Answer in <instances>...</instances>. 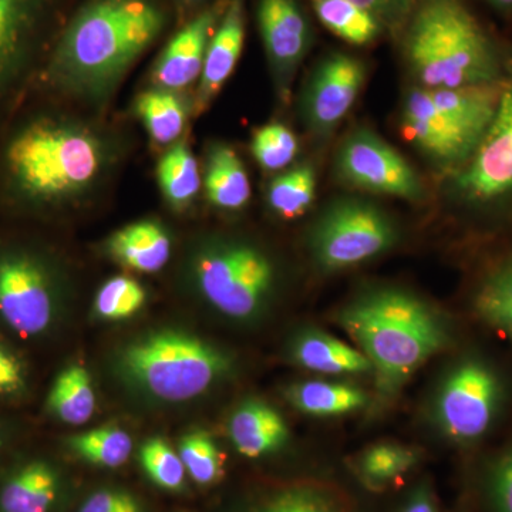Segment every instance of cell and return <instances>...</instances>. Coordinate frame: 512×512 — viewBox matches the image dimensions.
I'll list each match as a JSON object with an SVG mask.
<instances>
[{
  "instance_id": "obj_1",
  "label": "cell",
  "mask_w": 512,
  "mask_h": 512,
  "mask_svg": "<svg viewBox=\"0 0 512 512\" xmlns=\"http://www.w3.org/2000/svg\"><path fill=\"white\" fill-rule=\"evenodd\" d=\"M168 23L158 0H89L57 37L46 80L57 92L101 103Z\"/></svg>"
},
{
  "instance_id": "obj_2",
  "label": "cell",
  "mask_w": 512,
  "mask_h": 512,
  "mask_svg": "<svg viewBox=\"0 0 512 512\" xmlns=\"http://www.w3.org/2000/svg\"><path fill=\"white\" fill-rule=\"evenodd\" d=\"M109 138L80 121L39 116L13 131L3 148L2 181L30 210H53L89 195L113 164Z\"/></svg>"
},
{
  "instance_id": "obj_3",
  "label": "cell",
  "mask_w": 512,
  "mask_h": 512,
  "mask_svg": "<svg viewBox=\"0 0 512 512\" xmlns=\"http://www.w3.org/2000/svg\"><path fill=\"white\" fill-rule=\"evenodd\" d=\"M400 35L406 62L424 89L494 86L507 79L510 57L464 0H417Z\"/></svg>"
},
{
  "instance_id": "obj_4",
  "label": "cell",
  "mask_w": 512,
  "mask_h": 512,
  "mask_svg": "<svg viewBox=\"0 0 512 512\" xmlns=\"http://www.w3.org/2000/svg\"><path fill=\"white\" fill-rule=\"evenodd\" d=\"M339 322L376 370L386 393L396 392L450 342L446 320L403 289L363 293L343 309Z\"/></svg>"
},
{
  "instance_id": "obj_5",
  "label": "cell",
  "mask_w": 512,
  "mask_h": 512,
  "mask_svg": "<svg viewBox=\"0 0 512 512\" xmlns=\"http://www.w3.org/2000/svg\"><path fill=\"white\" fill-rule=\"evenodd\" d=\"M232 369L214 343L183 329H158L117 350L114 372L137 396L156 403H185L204 396Z\"/></svg>"
},
{
  "instance_id": "obj_6",
  "label": "cell",
  "mask_w": 512,
  "mask_h": 512,
  "mask_svg": "<svg viewBox=\"0 0 512 512\" xmlns=\"http://www.w3.org/2000/svg\"><path fill=\"white\" fill-rule=\"evenodd\" d=\"M190 278L202 301L225 318L261 315L276 286V268L262 249L238 239L202 242L190 259Z\"/></svg>"
},
{
  "instance_id": "obj_7",
  "label": "cell",
  "mask_w": 512,
  "mask_h": 512,
  "mask_svg": "<svg viewBox=\"0 0 512 512\" xmlns=\"http://www.w3.org/2000/svg\"><path fill=\"white\" fill-rule=\"evenodd\" d=\"M63 282L45 255L22 247L0 249V322L23 339L55 328Z\"/></svg>"
},
{
  "instance_id": "obj_8",
  "label": "cell",
  "mask_w": 512,
  "mask_h": 512,
  "mask_svg": "<svg viewBox=\"0 0 512 512\" xmlns=\"http://www.w3.org/2000/svg\"><path fill=\"white\" fill-rule=\"evenodd\" d=\"M399 239L392 218L372 202L342 198L332 202L315 222L309 237L320 269L338 272L390 251Z\"/></svg>"
},
{
  "instance_id": "obj_9",
  "label": "cell",
  "mask_w": 512,
  "mask_h": 512,
  "mask_svg": "<svg viewBox=\"0 0 512 512\" xmlns=\"http://www.w3.org/2000/svg\"><path fill=\"white\" fill-rule=\"evenodd\" d=\"M450 192L471 211L512 207V63L493 123L466 165L450 175Z\"/></svg>"
},
{
  "instance_id": "obj_10",
  "label": "cell",
  "mask_w": 512,
  "mask_h": 512,
  "mask_svg": "<svg viewBox=\"0 0 512 512\" xmlns=\"http://www.w3.org/2000/svg\"><path fill=\"white\" fill-rule=\"evenodd\" d=\"M504 386L493 367L468 357L450 370L436 399V420L448 439L470 444L483 439L493 427Z\"/></svg>"
},
{
  "instance_id": "obj_11",
  "label": "cell",
  "mask_w": 512,
  "mask_h": 512,
  "mask_svg": "<svg viewBox=\"0 0 512 512\" xmlns=\"http://www.w3.org/2000/svg\"><path fill=\"white\" fill-rule=\"evenodd\" d=\"M336 170L345 183L403 200L419 201L426 194L412 164L390 144L366 128L350 134L339 148Z\"/></svg>"
},
{
  "instance_id": "obj_12",
  "label": "cell",
  "mask_w": 512,
  "mask_h": 512,
  "mask_svg": "<svg viewBox=\"0 0 512 512\" xmlns=\"http://www.w3.org/2000/svg\"><path fill=\"white\" fill-rule=\"evenodd\" d=\"M60 0H0V106L32 66Z\"/></svg>"
},
{
  "instance_id": "obj_13",
  "label": "cell",
  "mask_w": 512,
  "mask_h": 512,
  "mask_svg": "<svg viewBox=\"0 0 512 512\" xmlns=\"http://www.w3.org/2000/svg\"><path fill=\"white\" fill-rule=\"evenodd\" d=\"M404 136L437 167L457 173L477 150L480 140L437 107L424 87L407 92L402 106Z\"/></svg>"
},
{
  "instance_id": "obj_14",
  "label": "cell",
  "mask_w": 512,
  "mask_h": 512,
  "mask_svg": "<svg viewBox=\"0 0 512 512\" xmlns=\"http://www.w3.org/2000/svg\"><path fill=\"white\" fill-rule=\"evenodd\" d=\"M366 82L362 60L343 52L323 57L303 90L302 114L316 136L332 133L348 116Z\"/></svg>"
},
{
  "instance_id": "obj_15",
  "label": "cell",
  "mask_w": 512,
  "mask_h": 512,
  "mask_svg": "<svg viewBox=\"0 0 512 512\" xmlns=\"http://www.w3.org/2000/svg\"><path fill=\"white\" fill-rule=\"evenodd\" d=\"M256 20L276 89L286 100L312 47L311 20L301 0H258Z\"/></svg>"
},
{
  "instance_id": "obj_16",
  "label": "cell",
  "mask_w": 512,
  "mask_h": 512,
  "mask_svg": "<svg viewBox=\"0 0 512 512\" xmlns=\"http://www.w3.org/2000/svg\"><path fill=\"white\" fill-rule=\"evenodd\" d=\"M225 5L217 3L188 22L164 47L153 70L154 83L160 89L181 92L200 82L205 53L212 33L220 22Z\"/></svg>"
},
{
  "instance_id": "obj_17",
  "label": "cell",
  "mask_w": 512,
  "mask_h": 512,
  "mask_svg": "<svg viewBox=\"0 0 512 512\" xmlns=\"http://www.w3.org/2000/svg\"><path fill=\"white\" fill-rule=\"evenodd\" d=\"M245 43V0H228L205 53L204 69L198 82V113H202L221 92L242 55Z\"/></svg>"
},
{
  "instance_id": "obj_18",
  "label": "cell",
  "mask_w": 512,
  "mask_h": 512,
  "mask_svg": "<svg viewBox=\"0 0 512 512\" xmlns=\"http://www.w3.org/2000/svg\"><path fill=\"white\" fill-rule=\"evenodd\" d=\"M104 249L130 271L157 274L170 261L173 239L160 222L138 221L114 232Z\"/></svg>"
},
{
  "instance_id": "obj_19",
  "label": "cell",
  "mask_w": 512,
  "mask_h": 512,
  "mask_svg": "<svg viewBox=\"0 0 512 512\" xmlns=\"http://www.w3.org/2000/svg\"><path fill=\"white\" fill-rule=\"evenodd\" d=\"M228 436L241 456L261 458L285 446L289 429L274 407L261 400H247L229 417Z\"/></svg>"
},
{
  "instance_id": "obj_20",
  "label": "cell",
  "mask_w": 512,
  "mask_h": 512,
  "mask_svg": "<svg viewBox=\"0 0 512 512\" xmlns=\"http://www.w3.org/2000/svg\"><path fill=\"white\" fill-rule=\"evenodd\" d=\"M62 491V476L46 460L16 467L0 485V512H52Z\"/></svg>"
},
{
  "instance_id": "obj_21",
  "label": "cell",
  "mask_w": 512,
  "mask_h": 512,
  "mask_svg": "<svg viewBox=\"0 0 512 512\" xmlns=\"http://www.w3.org/2000/svg\"><path fill=\"white\" fill-rule=\"evenodd\" d=\"M289 356L295 365L322 375H359L372 370L359 349L318 330H305L292 340Z\"/></svg>"
},
{
  "instance_id": "obj_22",
  "label": "cell",
  "mask_w": 512,
  "mask_h": 512,
  "mask_svg": "<svg viewBox=\"0 0 512 512\" xmlns=\"http://www.w3.org/2000/svg\"><path fill=\"white\" fill-rule=\"evenodd\" d=\"M204 188L208 201L224 211H238L251 200V180L244 163L231 147L215 144L205 165Z\"/></svg>"
},
{
  "instance_id": "obj_23",
  "label": "cell",
  "mask_w": 512,
  "mask_h": 512,
  "mask_svg": "<svg viewBox=\"0 0 512 512\" xmlns=\"http://www.w3.org/2000/svg\"><path fill=\"white\" fill-rule=\"evenodd\" d=\"M97 397L92 375L79 363L64 367L46 399V412L67 426H83L96 413Z\"/></svg>"
},
{
  "instance_id": "obj_24",
  "label": "cell",
  "mask_w": 512,
  "mask_h": 512,
  "mask_svg": "<svg viewBox=\"0 0 512 512\" xmlns=\"http://www.w3.org/2000/svg\"><path fill=\"white\" fill-rule=\"evenodd\" d=\"M286 400L301 413L330 417L362 409L367 403V396L350 384L308 380L289 386Z\"/></svg>"
},
{
  "instance_id": "obj_25",
  "label": "cell",
  "mask_w": 512,
  "mask_h": 512,
  "mask_svg": "<svg viewBox=\"0 0 512 512\" xmlns=\"http://www.w3.org/2000/svg\"><path fill=\"white\" fill-rule=\"evenodd\" d=\"M474 311L485 325L512 343V254L481 279L474 295Z\"/></svg>"
},
{
  "instance_id": "obj_26",
  "label": "cell",
  "mask_w": 512,
  "mask_h": 512,
  "mask_svg": "<svg viewBox=\"0 0 512 512\" xmlns=\"http://www.w3.org/2000/svg\"><path fill=\"white\" fill-rule=\"evenodd\" d=\"M311 5L319 22L349 45H370L386 32L375 16L352 0H311Z\"/></svg>"
},
{
  "instance_id": "obj_27",
  "label": "cell",
  "mask_w": 512,
  "mask_h": 512,
  "mask_svg": "<svg viewBox=\"0 0 512 512\" xmlns=\"http://www.w3.org/2000/svg\"><path fill=\"white\" fill-rule=\"evenodd\" d=\"M64 446L74 457L100 468H119L130 460L134 441L119 426H100L67 437Z\"/></svg>"
},
{
  "instance_id": "obj_28",
  "label": "cell",
  "mask_w": 512,
  "mask_h": 512,
  "mask_svg": "<svg viewBox=\"0 0 512 512\" xmlns=\"http://www.w3.org/2000/svg\"><path fill=\"white\" fill-rule=\"evenodd\" d=\"M157 177L165 200L178 210L188 207L201 190L200 165L190 147L181 141L161 157Z\"/></svg>"
},
{
  "instance_id": "obj_29",
  "label": "cell",
  "mask_w": 512,
  "mask_h": 512,
  "mask_svg": "<svg viewBox=\"0 0 512 512\" xmlns=\"http://www.w3.org/2000/svg\"><path fill=\"white\" fill-rule=\"evenodd\" d=\"M136 110L148 136L161 146L177 143L187 124V109L177 92L147 90L137 99Z\"/></svg>"
},
{
  "instance_id": "obj_30",
  "label": "cell",
  "mask_w": 512,
  "mask_h": 512,
  "mask_svg": "<svg viewBox=\"0 0 512 512\" xmlns=\"http://www.w3.org/2000/svg\"><path fill=\"white\" fill-rule=\"evenodd\" d=\"M245 512H352L328 487L313 483L286 485L265 495Z\"/></svg>"
},
{
  "instance_id": "obj_31",
  "label": "cell",
  "mask_w": 512,
  "mask_h": 512,
  "mask_svg": "<svg viewBox=\"0 0 512 512\" xmlns=\"http://www.w3.org/2000/svg\"><path fill=\"white\" fill-rule=\"evenodd\" d=\"M316 195V174L302 164L278 175L266 192L269 208L284 220L301 217L312 207Z\"/></svg>"
},
{
  "instance_id": "obj_32",
  "label": "cell",
  "mask_w": 512,
  "mask_h": 512,
  "mask_svg": "<svg viewBox=\"0 0 512 512\" xmlns=\"http://www.w3.org/2000/svg\"><path fill=\"white\" fill-rule=\"evenodd\" d=\"M146 302L147 291L140 282L126 275L114 276L97 291L93 313L103 322H123L134 318Z\"/></svg>"
},
{
  "instance_id": "obj_33",
  "label": "cell",
  "mask_w": 512,
  "mask_h": 512,
  "mask_svg": "<svg viewBox=\"0 0 512 512\" xmlns=\"http://www.w3.org/2000/svg\"><path fill=\"white\" fill-rule=\"evenodd\" d=\"M178 454L187 476L195 484L207 487L218 483L224 474V456L207 431L194 430L178 441Z\"/></svg>"
},
{
  "instance_id": "obj_34",
  "label": "cell",
  "mask_w": 512,
  "mask_h": 512,
  "mask_svg": "<svg viewBox=\"0 0 512 512\" xmlns=\"http://www.w3.org/2000/svg\"><path fill=\"white\" fill-rule=\"evenodd\" d=\"M138 460L147 477L165 491H183L187 471L180 454L161 437L147 440L138 451Z\"/></svg>"
},
{
  "instance_id": "obj_35",
  "label": "cell",
  "mask_w": 512,
  "mask_h": 512,
  "mask_svg": "<svg viewBox=\"0 0 512 512\" xmlns=\"http://www.w3.org/2000/svg\"><path fill=\"white\" fill-rule=\"evenodd\" d=\"M417 463L416 453L399 444H376L367 448L359 461L363 480L372 485H383L402 477Z\"/></svg>"
},
{
  "instance_id": "obj_36",
  "label": "cell",
  "mask_w": 512,
  "mask_h": 512,
  "mask_svg": "<svg viewBox=\"0 0 512 512\" xmlns=\"http://www.w3.org/2000/svg\"><path fill=\"white\" fill-rule=\"evenodd\" d=\"M251 150L256 163L264 170H284L298 156V138L284 124H266L254 134Z\"/></svg>"
},
{
  "instance_id": "obj_37",
  "label": "cell",
  "mask_w": 512,
  "mask_h": 512,
  "mask_svg": "<svg viewBox=\"0 0 512 512\" xmlns=\"http://www.w3.org/2000/svg\"><path fill=\"white\" fill-rule=\"evenodd\" d=\"M485 491L493 512H512V447L495 458L485 477Z\"/></svg>"
},
{
  "instance_id": "obj_38",
  "label": "cell",
  "mask_w": 512,
  "mask_h": 512,
  "mask_svg": "<svg viewBox=\"0 0 512 512\" xmlns=\"http://www.w3.org/2000/svg\"><path fill=\"white\" fill-rule=\"evenodd\" d=\"M352 2L375 16L382 23L384 30L400 35L417 0H352Z\"/></svg>"
},
{
  "instance_id": "obj_39",
  "label": "cell",
  "mask_w": 512,
  "mask_h": 512,
  "mask_svg": "<svg viewBox=\"0 0 512 512\" xmlns=\"http://www.w3.org/2000/svg\"><path fill=\"white\" fill-rule=\"evenodd\" d=\"M77 512H144V507L130 491L107 487L90 494Z\"/></svg>"
},
{
  "instance_id": "obj_40",
  "label": "cell",
  "mask_w": 512,
  "mask_h": 512,
  "mask_svg": "<svg viewBox=\"0 0 512 512\" xmlns=\"http://www.w3.org/2000/svg\"><path fill=\"white\" fill-rule=\"evenodd\" d=\"M28 389V370L20 357L0 342V397L12 399Z\"/></svg>"
},
{
  "instance_id": "obj_41",
  "label": "cell",
  "mask_w": 512,
  "mask_h": 512,
  "mask_svg": "<svg viewBox=\"0 0 512 512\" xmlns=\"http://www.w3.org/2000/svg\"><path fill=\"white\" fill-rule=\"evenodd\" d=\"M400 512H439L436 498L429 484H420L407 497Z\"/></svg>"
},
{
  "instance_id": "obj_42",
  "label": "cell",
  "mask_w": 512,
  "mask_h": 512,
  "mask_svg": "<svg viewBox=\"0 0 512 512\" xmlns=\"http://www.w3.org/2000/svg\"><path fill=\"white\" fill-rule=\"evenodd\" d=\"M495 12L503 16H512V0H481Z\"/></svg>"
},
{
  "instance_id": "obj_43",
  "label": "cell",
  "mask_w": 512,
  "mask_h": 512,
  "mask_svg": "<svg viewBox=\"0 0 512 512\" xmlns=\"http://www.w3.org/2000/svg\"><path fill=\"white\" fill-rule=\"evenodd\" d=\"M6 444V431L0 426V453H2L3 447Z\"/></svg>"
},
{
  "instance_id": "obj_44",
  "label": "cell",
  "mask_w": 512,
  "mask_h": 512,
  "mask_svg": "<svg viewBox=\"0 0 512 512\" xmlns=\"http://www.w3.org/2000/svg\"><path fill=\"white\" fill-rule=\"evenodd\" d=\"M190 2H201V0H190Z\"/></svg>"
}]
</instances>
